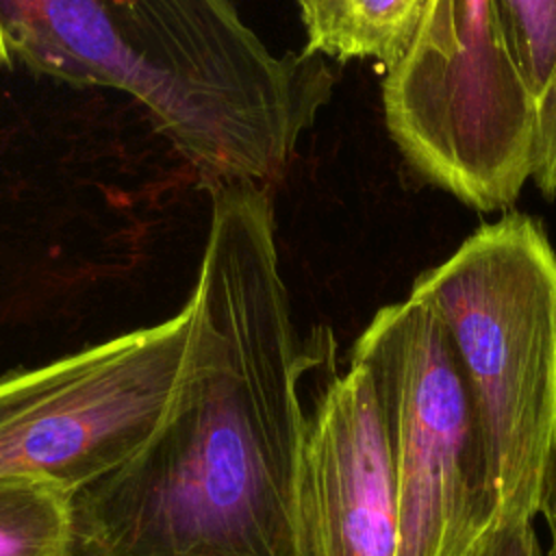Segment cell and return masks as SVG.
<instances>
[{"mask_svg": "<svg viewBox=\"0 0 556 556\" xmlns=\"http://www.w3.org/2000/svg\"><path fill=\"white\" fill-rule=\"evenodd\" d=\"M174 397L152 437L74 495L72 556H315L311 367L280 276L269 191L211 189Z\"/></svg>", "mask_w": 556, "mask_h": 556, "instance_id": "obj_1", "label": "cell"}, {"mask_svg": "<svg viewBox=\"0 0 556 556\" xmlns=\"http://www.w3.org/2000/svg\"><path fill=\"white\" fill-rule=\"evenodd\" d=\"M0 65L128 93L208 189L278 185L337 83L232 0H0Z\"/></svg>", "mask_w": 556, "mask_h": 556, "instance_id": "obj_2", "label": "cell"}, {"mask_svg": "<svg viewBox=\"0 0 556 556\" xmlns=\"http://www.w3.org/2000/svg\"><path fill=\"white\" fill-rule=\"evenodd\" d=\"M445 324L491 456L497 519H536L556 469V250L539 219L478 226L408 291Z\"/></svg>", "mask_w": 556, "mask_h": 556, "instance_id": "obj_3", "label": "cell"}, {"mask_svg": "<svg viewBox=\"0 0 556 556\" xmlns=\"http://www.w3.org/2000/svg\"><path fill=\"white\" fill-rule=\"evenodd\" d=\"M382 117L421 182L480 213L532 180L536 104L500 30L495 0H428L406 52L384 70Z\"/></svg>", "mask_w": 556, "mask_h": 556, "instance_id": "obj_4", "label": "cell"}, {"mask_svg": "<svg viewBox=\"0 0 556 556\" xmlns=\"http://www.w3.org/2000/svg\"><path fill=\"white\" fill-rule=\"evenodd\" d=\"M376 384L397 489V556H467L497 519L476 395L441 317L387 304L354 341Z\"/></svg>", "mask_w": 556, "mask_h": 556, "instance_id": "obj_5", "label": "cell"}, {"mask_svg": "<svg viewBox=\"0 0 556 556\" xmlns=\"http://www.w3.org/2000/svg\"><path fill=\"white\" fill-rule=\"evenodd\" d=\"M191 308L39 367L0 376V478L78 493L126 463L161 424Z\"/></svg>", "mask_w": 556, "mask_h": 556, "instance_id": "obj_6", "label": "cell"}, {"mask_svg": "<svg viewBox=\"0 0 556 556\" xmlns=\"http://www.w3.org/2000/svg\"><path fill=\"white\" fill-rule=\"evenodd\" d=\"M306 508L315 556H397V489L369 369L350 358L306 432Z\"/></svg>", "mask_w": 556, "mask_h": 556, "instance_id": "obj_7", "label": "cell"}, {"mask_svg": "<svg viewBox=\"0 0 556 556\" xmlns=\"http://www.w3.org/2000/svg\"><path fill=\"white\" fill-rule=\"evenodd\" d=\"M428 0H298L304 50L389 70L410 46Z\"/></svg>", "mask_w": 556, "mask_h": 556, "instance_id": "obj_8", "label": "cell"}, {"mask_svg": "<svg viewBox=\"0 0 556 556\" xmlns=\"http://www.w3.org/2000/svg\"><path fill=\"white\" fill-rule=\"evenodd\" d=\"M74 493L48 480L0 478V556H72Z\"/></svg>", "mask_w": 556, "mask_h": 556, "instance_id": "obj_9", "label": "cell"}, {"mask_svg": "<svg viewBox=\"0 0 556 556\" xmlns=\"http://www.w3.org/2000/svg\"><path fill=\"white\" fill-rule=\"evenodd\" d=\"M513 63L536 109L556 78V0H495Z\"/></svg>", "mask_w": 556, "mask_h": 556, "instance_id": "obj_10", "label": "cell"}, {"mask_svg": "<svg viewBox=\"0 0 556 556\" xmlns=\"http://www.w3.org/2000/svg\"><path fill=\"white\" fill-rule=\"evenodd\" d=\"M545 200L556 195V78L536 109L532 180Z\"/></svg>", "mask_w": 556, "mask_h": 556, "instance_id": "obj_11", "label": "cell"}, {"mask_svg": "<svg viewBox=\"0 0 556 556\" xmlns=\"http://www.w3.org/2000/svg\"><path fill=\"white\" fill-rule=\"evenodd\" d=\"M467 556H547L539 543L534 519L495 521Z\"/></svg>", "mask_w": 556, "mask_h": 556, "instance_id": "obj_12", "label": "cell"}, {"mask_svg": "<svg viewBox=\"0 0 556 556\" xmlns=\"http://www.w3.org/2000/svg\"><path fill=\"white\" fill-rule=\"evenodd\" d=\"M541 515L547 523V532H549V549L547 556H556V469L547 482V493L543 500V508Z\"/></svg>", "mask_w": 556, "mask_h": 556, "instance_id": "obj_13", "label": "cell"}]
</instances>
